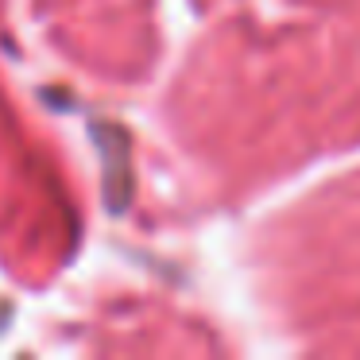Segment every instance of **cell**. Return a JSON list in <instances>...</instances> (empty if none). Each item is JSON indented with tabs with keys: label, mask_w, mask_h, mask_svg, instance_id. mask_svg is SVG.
Listing matches in <instances>:
<instances>
[{
	"label": "cell",
	"mask_w": 360,
	"mask_h": 360,
	"mask_svg": "<svg viewBox=\"0 0 360 360\" xmlns=\"http://www.w3.org/2000/svg\"><path fill=\"white\" fill-rule=\"evenodd\" d=\"M94 136L101 143V159H105V205L112 213H124L128 198H132V179H128V140L120 128L112 124H94Z\"/></svg>",
	"instance_id": "6da1fadb"
}]
</instances>
